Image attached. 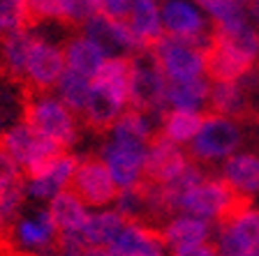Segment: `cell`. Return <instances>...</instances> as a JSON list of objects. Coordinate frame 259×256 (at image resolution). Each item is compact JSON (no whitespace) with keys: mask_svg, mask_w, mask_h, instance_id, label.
Instances as JSON below:
<instances>
[{"mask_svg":"<svg viewBox=\"0 0 259 256\" xmlns=\"http://www.w3.org/2000/svg\"><path fill=\"white\" fill-rule=\"evenodd\" d=\"M157 134V118L130 109L104 132L97 157L104 162L118 189H137L146 182L148 145Z\"/></svg>","mask_w":259,"mask_h":256,"instance_id":"obj_1","label":"cell"},{"mask_svg":"<svg viewBox=\"0 0 259 256\" xmlns=\"http://www.w3.org/2000/svg\"><path fill=\"white\" fill-rule=\"evenodd\" d=\"M130 79H132V58L111 56L104 67L91 81V99L81 116L83 125L93 132H109L116 120L130 111Z\"/></svg>","mask_w":259,"mask_h":256,"instance_id":"obj_2","label":"cell"},{"mask_svg":"<svg viewBox=\"0 0 259 256\" xmlns=\"http://www.w3.org/2000/svg\"><path fill=\"white\" fill-rule=\"evenodd\" d=\"M206 58L210 81H241L259 67V28L248 23L232 32H213Z\"/></svg>","mask_w":259,"mask_h":256,"instance_id":"obj_3","label":"cell"},{"mask_svg":"<svg viewBox=\"0 0 259 256\" xmlns=\"http://www.w3.org/2000/svg\"><path fill=\"white\" fill-rule=\"evenodd\" d=\"M21 118L44 141H49L58 150H72L81 139V129H83L81 116L65 107L54 90L28 92V97L23 99Z\"/></svg>","mask_w":259,"mask_h":256,"instance_id":"obj_4","label":"cell"},{"mask_svg":"<svg viewBox=\"0 0 259 256\" xmlns=\"http://www.w3.org/2000/svg\"><path fill=\"white\" fill-rule=\"evenodd\" d=\"M241 148H245V125L243 120L220 113H204L201 127L190 143L188 152L192 162L199 166H218L220 169L232 155H236Z\"/></svg>","mask_w":259,"mask_h":256,"instance_id":"obj_5","label":"cell"},{"mask_svg":"<svg viewBox=\"0 0 259 256\" xmlns=\"http://www.w3.org/2000/svg\"><path fill=\"white\" fill-rule=\"evenodd\" d=\"M241 203L243 201L232 192V187L227 185L218 173L204 171V173L194 178L183 189V194L178 196L176 213L194 215V217H201L218 226L222 219L229 217Z\"/></svg>","mask_w":259,"mask_h":256,"instance_id":"obj_6","label":"cell"},{"mask_svg":"<svg viewBox=\"0 0 259 256\" xmlns=\"http://www.w3.org/2000/svg\"><path fill=\"white\" fill-rule=\"evenodd\" d=\"M63 42L65 39H56L54 35H49L42 23L37 26L32 23L30 46H28L26 60H23L19 83L26 85L30 92L54 90L65 72Z\"/></svg>","mask_w":259,"mask_h":256,"instance_id":"obj_7","label":"cell"},{"mask_svg":"<svg viewBox=\"0 0 259 256\" xmlns=\"http://www.w3.org/2000/svg\"><path fill=\"white\" fill-rule=\"evenodd\" d=\"M148 54L157 63L162 74L167 76L169 83H181V81H194L208 76V58L206 48L197 44L183 42L174 37H160Z\"/></svg>","mask_w":259,"mask_h":256,"instance_id":"obj_8","label":"cell"},{"mask_svg":"<svg viewBox=\"0 0 259 256\" xmlns=\"http://www.w3.org/2000/svg\"><path fill=\"white\" fill-rule=\"evenodd\" d=\"M7 245L14 251H32V254H54L60 247V233L47 206L23 210L7 231Z\"/></svg>","mask_w":259,"mask_h":256,"instance_id":"obj_9","label":"cell"},{"mask_svg":"<svg viewBox=\"0 0 259 256\" xmlns=\"http://www.w3.org/2000/svg\"><path fill=\"white\" fill-rule=\"evenodd\" d=\"M213 245L220 256H259V208L241 203L215 226Z\"/></svg>","mask_w":259,"mask_h":256,"instance_id":"obj_10","label":"cell"},{"mask_svg":"<svg viewBox=\"0 0 259 256\" xmlns=\"http://www.w3.org/2000/svg\"><path fill=\"white\" fill-rule=\"evenodd\" d=\"M167 88L169 81L146 51L132 58V79H130V107L137 111L160 118L167 111Z\"/></svg>","mask_w":259,"mask_h":256,"instance_id":"obj_11","label":"cell"},{"mask_svg":"<svg viewBox=\"0 0 259 256\" xmlns=\"http://www.w3.org/2000/svg\"><path fill=\"white\" fill-rule=\"evenodd\" d=\"M0 150L14 162L23 173H32L37 171L42 164H47L49 160L63 150H58L56 145H51L49 141H44L30 125L19 118L12 125H7L5 132L0 134Z\"/></svg>","mask_w":259,"mask_h":256,"instance_id":"obj_12","label":"cell"},{"mask_svg":"<svg viewBox=\"0 0 259 256\" xmlns=\"http://www.w3.org/2000/svg\"><path fill=\"white\" fill-rule=\"evenodd\" d=\"M79 160L72 150H63L58 155H54L47 164H42L37 171L28 173L23 187H26L28 201L37 203V206H47L51 203L58 194L72 189V180H74Z\"/></svg>","mask_w":259,"mask_h":256,"instance_id":"obj_13","label":"cell"},{"mask_svg":"<svg viewBox=\"0 0 259 256\" xmlns=\"http://www.w3.org/2000/svg\"><path fill=\"white\" fill-rule=\"evenodd\" d=\"M160 7L162 28L167 37L208 48L213 39V26L194 0H160Z\"/></svg>","mask_w":259,"mask_h":256,"instance_id":"obj_14","label":"cell"},{"mask_svg":"<svg viewBox=\"0 0 259 256\" xmlns=\"http://www.w3.org/2000/svg\"><path fill=\"white\" fill-rule=\"evenodd\" d=\"M72 192L91 210H102L113 208L120 189L111 178L109 169L104 166V162L97 155H88L79 160L74 180H72Z\"/></svg>","mask_w":259,"mask_h":256,"instance_id":"obj_15","label":"cell"},{"mask_svg":"<svg viewBox=\"0 0 259 256\" xmlns=\"http://www.w3.org/2000/svg\"><path fill=\"white\" fill-rule=\"evenodd\" d=\"M188 148L171 143L155 134V139L148 145V157H146V182L151 185H169L176 178H181L185 171L192 166Z\"/></svg>","mask_w":259,"mask_h":256,"instance_id":"obj_16","label":"cell"},{"mask_svg":"<svg viewBox=\"0 0 259 256\" xmlns=\"http://www.w3.org/2000/svg\"><path fill=\"white\" fill-rule=\"evenodd\" d=\"M79 30H83L86 35H91L93 39H97L111 56L135 58V56L148 51V48L137 39V35L132 32V28L127 26L125 19H111V16H104V14H95V16H91Z\"/></svg>","mask_w":259,"mask_h":256,"instance_id":"obj_17","label":"cell"},{"mask_svg":"<svg viewBox=\"0 0 259 256\" xmlns=\"http://www.w3.org/2000/svg\"><path fill=\"white\" fill-rule=\"evenodd\" d=\"M157 231H160L162 242L169 251L206 245V242H213V238H215V224L188 213L169 215L167 219H162Z\"/></svg>","mask_w":259,"mask_h":256,"instance_id":"obj_18","label":"cell"},{"mask_svg":"<svg viewBox=\"0 0 259 256\" xmlns=\"http://www.w3.org/2000/svg\"><path fill=\"white\" fill-rule=\"evenodd\" d=\"M218 176L243 203L259 198V148H241L220 166Z\"/></svg>","mask_w":259,"mask_h":256,"instance_id":"obj_19","label":"cell"},{"mask_svg":"<svg viewBox=\"0 0 259 256\" xmlns=\"http://www.w3.org/2000/svg\"><path fill=\"white\" fill-rule=\"evenodd\" d=\"M60 233V247H76L81 249V231L91 217V208L81 201L72 189L58 194L51 203H47Z\"/></svg>","mask_w":259,"mask_h":256,"instance_id":"obj_20","label":"cell"},{"mask_svg":"<svg viewBox=\"0 0 259 256\" xmlns=\"http://www.w3.org/2000/svg\"><path fill=\"white\" fill-rule=\"evenodd\" d=\"M111 256H155L169 254L160 231L144 219H127L113 242L107 247Z\"/></svg>","mask_w":259,"mask_h":256,"instance_id":"obj_21","label":"cell"},{"mask_svg":"<svg viewBox=\"0 0 259 256\" xmlns=\"http://www.w3.org/2000/svg\"><path fill=\"white\" fill-rule=\"evenodd\" d=\"M63 54H65V70L76 72V74L86 76V79H95L97 72L104 67L111 54L102 44L86 35L83 30L70 32L63 42Z\"/></svg>","mask_w":259,"mask_h":256,"instance_id":"obj_22","label":"cell"},{"mask_svg":"<svg viewBox=\"0 0 259 256\" xmlns=\"http://www.w3.org/2000/svg\"><path fill=\"white\" fill-rule=\"evenodd\" d=\"M32 23L83 26L97 14L95 0H28Z\"/></svg>","mask_w":259,"mask_h":256,"instance_id":"obj_23","label":"cell"},{"mask_svg":"<svg viewBox=\"0 0 259 256\" xmlns=\"http://www.w3.org/2000/svg\"><path fill=\"white\" fill-rule=\"evenodd\" d=\"M250 95L252 92L241 81H210L208 109L210 113L243 120L250 113Z\"/></svg>","mask_w":259,"mask_h":256,"instance_id":"obj_24","label":"cell"},{"mask_svg":"<svg viewBox=\"0 0 259 256\" xmlns=\"http://www.w3.org/2000/svg\"><path fill=\"white\" fill-rule=\"evenodd\" d=\"M125 222L127 219L116 208L91 210V217L81 231V249H97V247L107 249L113 242V238L118 235V231L123 229Z\"/></svg>","mask_w":259,"mask_h":256,"instance_id":"obj_25","label":"cell"},{"mask_svg":"<svg viewBox=\"0 0 259 256\" xmlns=\"http://www.w3.org/2000/svg\"><path fill=\"white\" fill-rule=\"evenodd\" d=\"M125 21L146 48H151L157 39L164 37L160 0H135Z\"/></svg>","mask_w":259,"mask_h":256,"instance_id":"obj_26","label":"cell"},{"mask_svg":"<svg viewBox=\"0 0 259 256\" xmlns=\"http://www.w3.org/2000/svg\"><path fill=\"white\" fill-rule=\"evenodd\" d=\"M201 120H204V113L167 109L157 118V134L162 139L181 145V148H190V143L194 141V136L201 127Z\"/></svg>","mask_w":259,"mask_h":256,"instance_id":"obj_27","label":"cell"},{"mask_svg":"<svg viewBox=\"0 0 259 256\" xmlns=\"http://www.w3.org/2000/svg\"><path fill=\"white\" fill-rule=\"evenodd\" d=\"M194 3L208 16L213 32H232L252 23L248 7L241 5L238 0H194Z\"/></svg>","mask_w":259,"mask_h":256,"instance_id":"obj_28","label":"cell"},{"mask_svg":"<svg viewBox=\"0 0 259 256\" xmlns=\"http://www.w3.org/2000/svg\"><path fill=\"white\" fill-rule=\"evenodd\" d=\"M208 95H210L208 76L194 79V81H181V83H169L167 109L204 113V109H208Z\"/></svg>","mask_w":259,"mask_h":256,"instance_id":"obj_29","label":"cell"},{"mask_svg":"<svg viewBox=\"0 0 259 256\" xmlns=\"http://www.w3.org/2000/svg\"><path fill=\"white\" fill-rule=\"evenodd\" d=\"M54 92L67 109H72L76 116H83L88 99H91V79L76 74V72L65 70L60 81L56 83Z\"/></svg>","mask_w":259,"mask_h":256,"instance_id":"obj_30","label":"cell"},{"mask_svg":"<svg viewBox=\"0 0 259 256\" xmlns=\"http://www.w3.org/2000/svg\"><path fill=\"white\" fill-rule=\"evenodd\" d=\"M32 26L28 0H0V37Z\"/></svg>","mask_w":259,"mask_h":256,"instance_id":"obj_31","label":"cell"},{"mask_svg":"<svg viewBox=\"0 0 259 256\" xmlns=\"http://www.w3.org/2000/svg\"><path fill=\"white\" fill-rule=\"evenodd\" d=\"M113 208L118 210L125 219H144L146 217V194H144V185L137 187V189H120L118 196H116V203Z\"/></svg>","mask_w":259,"mask_h":256,"instance_id":"obj_32","label":"cell"},{"mask_svg":"<svg viewBox=\"0 0 259 256\" xmlns=\"http://www.w3.org/2000/svg\"><path fill=\"white\" fill-rule=\"evenodd\" d=\"M26 203H28V196H26V187L23 185L12 187L7 192H0V219L10 226L14 219H19L23 215Z\"/></svg>","mask_w":259,"mask_h":256,"instance_id":"obj_33","label":"cell"},{"mask_svg":"<svg viewBox=\"0 0 259 256\" xmlns=\"http://www.w3.org/2000/svg\"><path fill=\"white\" fill-rule=\"evenodd\" d=\"M23 180H26V173L0 150V192H7L12 187L23 185Z\"/></svg>","mask_w":259,"mask_h":256,"instance_id":"obj_34","label":"cell"},{"mask_svg":"<svg viewBox=\"0 0 259 256\" xmlns=\"http://www.w3.org/2000/svg\"><path fill=\"white\" fill-rule=\"evenodd\" d=\"M135 0H95L97 14L111 16V19H125L130 14V7H132Z\"/></svg>","mask_w":259,"mask_h":256,"instance_id":"obj_35","label":"cell"},{"mask_svg":"<svg viewBox=\"0 0 259 256\" xmlns=\"http://www.w3.org/2000/svg\"><path fill=\"white\" fill-rule=\"evenodd\" d=\"M14 120H19V118H14V101H10L7 92L0 88V134L5 132V127L12 125Z\"/></svg>","mask_w":259,"mask_h":256,"instance_id":"obj_36","label":"cell"},{"mask_svg":"<svg viewBox=\"0 0 259 256\" xmlns=\"http://www.w3.org/2000/svg\"><path fill=\"white\" fill-rule=\"evenodd\" d=\"M169 256H220V251H218V247L213 245V242H206V245L185 247V249L169 251Z\"/></svg>","mask_w":259,"mask_h":256,"instance_id":"obj_37","label":"cell"},{"mask_svg":"<svg viewBox=\"0 0 259 256\" xmlns=\"http://www.w3.org/2000/svg\"><path fill=\"white\" fill-rule=\"evenodd\" d=\"M51 256H88L86 249H76V247H58Z\"/></svg>","mask_w":259,"mask_h":256,"instance_id":"obj_38","label":"cell"},{"mask_svg":"<svg viewBox=\"0 0 259 256\" xmlns=\"http://www.w3.org/2000/svg\"><path fill=\"white\" fill-rule=\"evenodd\" d=\"M248 14H250V21L259 28V0H252L248 5Z\"/></svg>","mask_w":259,"mask_h":256,"instance_id":"obj_39","label":"cell"},{"mask_svg":"<svg viewBox=\"0 0 259 256\" xmlns=\"http://www.w3.org/2000/svg\"><path fill=\"white\" fill-rule=\"evenodd\" d=\"M7 231H10V226H7L5 222L0 219V247L7 245Z\"/></svg>","mask_w":259,"mask_h":256,"instance_id":"obj_40","label":"cell"},{"mask_svg":"<svg viewBox=\"0 0 259 256\" xmlns=\"http://www.w3.org/2000/svg\"><path fill=\"white\" fill-rule=\"evenodd\" d=\"M88 256H111L109 249H102V247H97V249H86Z\"/></svg>","mask_w":259,"mask_h":256,"instance_id":"obj_41","label":"cell"},{"mask_svg":"<svg viewBox=\"0 0 259 256\" xmlns=\"http://www.w3.org/2000/svg\"><path fill=\"white\" fill-rule=\"evenodd\" d=\"M7 256H49V254H32V251H7Z\"/></svg>","mask_w":259,"mask_h":256,"instance_id":"obj_42","label":"cell"},{"mask_svg":"<svg viewBox=\"0 0 259 256\" xmlns=\"http://www.w3.org/2000/svg\"><path fill=\"white\" fill-rule=\"evenodd\" d=\"M238 3H241V5H245V7H248L250 3H252V0H238Z\"/></svg>","mask_w":259,"mask_h":256,"instance_id":"obj_43","label":"cell"},{"mask_svg":"<svg viewBox=\"0 0 259 256\" xmlns=\"http://www.w3.org/2000/svg\"><path fill=\"white\" fill-rule=\"evenodd\" d=\"M155 256H169V254H155Z\"/></svg>","mask_w":259,"mask_h":256,"instance_id":"obj_44","label":"cell"}]
</instances>
